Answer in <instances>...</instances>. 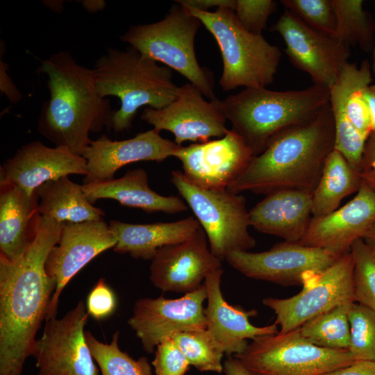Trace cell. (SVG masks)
Wrapping results in <instances>:
<instances>
[{
  "mask_svg": "<svg viewBox=\"0 0 375 375\" xmlns=\"http://www.w3.org/2000/svg\"><path fill=\"white\" fill-rule=\"evenodd\" d=\"M62 226L42 216L38 236L22 258L10 262L0 257V375H22L34 354L36 334L56 287L45 263Z\"/></svg>",
  "mask_w": 375,
  "mask_h": 375,
  "instance_id": "obj_1",
  "label": "cell"
},
{
  "mask_svg": "<svg viewBox=\"0 0 375 375\" xmlns=\"http://www.w3.org/2000/svg\"><path fill=\"white\" fill-rule=\"evenodd\" d=\"M334 149L335 125L328 103L312 118L277 134L227 190L266 195L283 189L313 193Z\"/></svg>",
  "mask_w": 375,
  "mask_h": 375,
  "instance_id": "obj_2",
  "label": "cell"
},
{
  "mask_svg": "<svg viewBox=\"0 0 375 375\" xmlns=\"http://www.w3.org/2000/svg\"><path fill=\"white\" fill-rule=\"evenodd\" d=\"M38 70L47 77L50 97L38 122L40 135L56 147L81 155L92 140L90 133L108 128L114 110L97 91L92 69L77 62L68 51L42 60Z\"/></svg>",
  "mask_w": 375,
  "mask_h": 375,
  "instance_id": "obj_3",
  "label": "cell"
},
{
  "mask_svg": "<svg viewBox=\"0 0 375 375\" xmlns=\"http://www.w3.org/2000/svg\"><path fill=\"white\" fill-rule=\"evenodd\" d=\"M92 70L99 94L120 100L107 128L115 133L130 129L140 108L161 109L174 101L179 90L171 69L131 47L126 50L108 47Z\"/></svg>",
  "mask_w": 375,
  "mask_h": 375,
  "instance_id": "obj_4",
  "label": "cell"
},
{
  "mask_svg": "<svg viewBox=\"0 0 375 375\" xmlns=\"http://www.w3.org/2000/svg\"><path fill=\"white\" fill-rule=\"evenodd\" d=\"M220 103L231 130L243 138L256 156L277 134L308 120L329 103V90L316 85L287 91L247 88Z\"/></svg>",
  "mask_w": 375,
  "mask_h": 375,
  "instance_id": "obj_5",
  "label": "cell"
},
{
  "mask_svg": "<svg viewBox=\"0 0 375 375\" xmlns=\"http://www.w3.org/2000/svg\"><path fill=\"white\" fill-rule=\"evenodd\" d=\"M185 8L201 21L218 44L223 60L219 83L224 91L241 86L266 88L273 82L281 57L277 46L262 35L247 31L231 8L222 6L214 12H203Z\"/></svg>",
  "mask_w": 375,
  "mask_h": 375,
  "instance_id": "obj_6",
  "label": "cell"
},
{
  "mask_svg": "<svg viewBox=\"0 0 375 375\" xmlns=\"http://www.w3.org/2000/svg\"><path fill=\"white\" fill-rule=\"evenodd\" d=\"M161 20L131 25L119 38L140 53L185 77L210 100L216 99L212 73L201 67L194 51L195 35L202 23L178 3Z\"/></svg>",
  "mask_w": 375,
  "mask_h": 375,
  "instance_id": "obj_7",
  "label": "cell"
},
{
  "mask_svg": "<svg viewBox=\"0 0 375 375\" xmlns=\"http://www.w3.org/2000/svg\"><path fill=\"white\" fill-rule=\"evenodd\" d=\"M171 181L194 212L217 258L222 261L231 252L249 251L256 245L249 232V210L243 196L199 187L179 170L172 171Z\"/></svg>",
  "mask_w": 375,
  "mask_h": 375,
  "instance_id": "obj_8",
  "label": "cell"
},
{
  "mask_svg": "<svg viewBox=\"0 0 375 375\" xmlns=\"http://www.w3.org/2000/svg\"><path fill=\"white\" fill-rule=\"evenodd\" d=\"M234 357L254 375H319L356 361L348 349H325L310 343L299 328L258 336Z\"/></svg>",
  "mask_w": 375,
  "mask_h": 375,
  "instance_id": "obj_9",
  "label": "cell"
},
{
  "mask_svg": "<svg viewBox=\"0 0 375 375\" xmlns=\"http://www.w3.org/2000/svg\"><path fill=\"white\" fill-rule=\"evenodd\" d=\"M353 266L350 250L308 279L297 294L285 299H263L262 304L276 315L279 333L299 328L309 319L337 306L356 302Z\"/></svg>",
  "mask_w": 375,
  "mask_h": 375,
  "instance_id": "obj_10",
  "label": "cell"
},
{
  "mask_svg": "<svg viewBox=\"0 0 375 375\" xmlns=\"http://www.w3.org/2000/svg\"><path fill=\"white\" fill-rule=\"evenodd\" d=\"M344 253L284 241L262 252L233 251L225 260L247 278L293 286L303 285Z\"/></svg>",
  "mask_w": 375,
  "mask_h": 375,
  "instance_id": "obj_11",
  "label": "cell"
},
{
  "mask_svg": "<svg viewBox=\"0 0 375 375\" xmlns=\"http://www.w3.org/2000/svg\"><path fill=\"white\" fill-rule=\"evenodd\" d=\"M88 317L81 300L62 317L45 320L33 356L37 375H99L85 339Z\"/></svg>",
  "mask_w": 375,
  "mask_h": 375,
  "instance_id": "obj_12",
  "label": "cell"
},
{
  "mask_svg": "<svg viewBox=\"0 0 375 375\" xmlns=\"http://www.w3.org/2000/svg\"><path fill=\"white\" fill-rule=\"evenodd\" d=\"M206 298L204 283L176 299L163 296L141 298L135 302L128 324L143 349L151 353L160 343L176 333L206 329L203 306Z\"/></svg>",
  "mask_w": 375,
  "mask_h": 375,
  "instance_id": "obj_13",
  "label": "cell"
},
{
  "mask_svg": "<svg viewBox=\"0 0 375 375\" xmlns=\"http://www.w3.org/2000/svg\"><path fill=\"white\" fill-rule=\"evenodd\" d=\"M271 30L280 34L290 62L307 73L314 85L329 88L350 56V47L306 26L288 10Z\"/></svg>",
  "mask_w": 375,
  "mask_h": 375,
  "instance_id": "obj_14",
  "label": "cell"
},
{
  "mask_svg": "<svg viewBox=\"0 0 375 375\" xmlns=\"http://www.w3.org/2000/svg\"><path fill=\"white\" fill-rule=\"evenodd\" d=\"M193 84L179 87L176 98L161 109L145 107L141 119L160 132L168 131L174 135V142H205L212 138L224 137L228 129L226 118L217 98L208 101Z\"/></svg>",
  "mask_w": 375,
  "mask_h": 375,
  "instance_id": "obj_15",
  "label": "cell"
},
{
  "mask_svg": "<svg viewBox=\"0 0 375 375\" xmlns=\"http://www.w3.org/2000/svg\"><path fill=\"white\" fill-rule=\"evenodd\" d=\"M185 176L207 190H227L243 173L253 153L243 138L233 130L222 138L181 146L174 153Z\"/></svg>",
  "mask_w": 375,
  "mask_h": 375,
  "instance_id": "obj_16",
  "label": "cell"
},
{
  "mask_svg": "<svg viewBox=\"0 0 375 375\" xmlns=\"http://www.w3.org/2000/svg\"><path fill=\"white\" fill-rule=\"evenodd\" d=\"M116 243L115 236L103 219L63 223L58 243L45 263L47 274L56 283L45 320L56 317L61 292L69 281L96 256L113 249Z\"/></svg>",
  "mask_w": 375,
  "mask_h": 375,
  "instance_id": "obj_17",
  "label": "cell"
},
{
  "mask_svg": "<svg viewBox=\"0 0 375 375\" xmlns=\"http://www.w3.org/2000/svg\"><path fill=\"white\" fill-rule=\"evenodd\" d=\"M151 261L150 280L156 288L184 294L197 290L210 274L222 268L202 228L185 242L159 249Z\"/></svg>",
  "mask_w": 375,
  "mask_h": 375,
  "instance_id": "obj_18",
  "label": "cell"
},
{
  "mask_svg": "<svg viewBox=\"0 0 375 375\" xmlns=\"http://www.w3.org/2000/svg\"><path fill=\"white\" fill-rule=\"evenodd\" d=\"M181 145L163 138L153 128L124 140H112L101 135L83 151L88 174L83 184L110 181L121 167L138 161L161 162L174 153Z\"/></svg>",
  "mask_w": 375,
  "mask_h": 375,
  "instance_id": "obj_19",
  "label": "cell"
},
{
  "mask_svg": "<svg viewBox=\"0 0 375 375\" xmlns=\"http://www.w3.org/2000/svg\"><path fill=\"white\" fill-rule=\"evenodd\" d=\"M0 178L28 194L44 183L70 174H88L86 160L64 147H49L39 140L19 147L1 165Z\"/></svg>",
  "mask_w": 375,
  "mask_h": 375,
  "instance_id": "obj_20",
  "label": "cell"
},
{
  "mask_svg": "<svg viewBox=\"0 0 375 375\" xmlns=\"http://www.w3.org/2000/svg\"><path fill=\"white\" fill-rule=\"evenodd\" d=\"M375 224V190L362 181L356 195L342 208L312 217L299 243L346 253Z\"/></svg>",
  "mask_w": 375,
  "mask_h": 375,
  "instance_id": "obj_21",
  "label": "cell"
},
{
  "mask_svg": "<svg viewBox=\"0 0 375 375\" xmlns=\"http://www.w3.org/2000/svg\"><path fill=\"white\" fill-rule=\"evenodd\" d=\"M223 273L222 268L218 269L210 274L204 281L207 291V304L204 309L206 330L224 354L234 356L245 350L247 339L276 334L279 331L275 322L265 326L253 325L249 319L258 315L256 310H246L224 299L221 290Z\"/></svg>",
  "mask_w": 375,
  "mask_h": 375,
  "instance_id": "obj_22",
  "label": "cell"
},
{
  "mask_svg": "<svg viewBox=\"0 0 375 375\" xmlns=\"http://www.w3.org/2000/svg\"><path fill=\"white\" fill-rule=\"evenodd\" d=\"M41 218L37 189L30 195L0 179V257L10 262L22 258L38 236Z\"/></svg>",
  "mask_w": 375,
  "mask_h": 375,
  "instance_id": "obj_23",
  "label": "cell"
},
{
  "mask_svg": "<svg viewBox=\"0 0 375 375\" xmlns=\"http://www.w3.org/2000/svg\"><path fill=\"white\" fill-rule=\"evenodd\" d=\"M312 192L300 189L273 192L249 210L250 226L290 242H299L312 218Z\"/></svg>",
  "mask_w": 375,
  "mask_h": 375,
  "instance_id": "obj_24",
  "label": "cell"
},
{
  "mask_svg": "<svg viewBox=\"0 0 375 375\" xmlns=\"http://www.w3.org/2000/svg\"><path fill=\"white\" fill-rule=\"evenodd\" d=\"M108 226L117 239L115 252L144 260H151L163 247L190 239L201 228L192 216L172 222L142 224L111 220Z\"/></svg>",
  "mask_w": 375,
  "mask_h": 375,
  "instance_id": "obj_25",
  "label": "cell"
},
{
  "mask_svg": "<svg viewBox=\"0 0 375 375\" xmlns=\"http://www.w3.org/2000/svg\"><path fill=\"white\" fill-rule=\"evenodd\" d=\"M83 192L94 204L101 199L117 201L122 206L147 212H162L173 215L188 210L185 201L178 196H162L151 189L148 174L141 168L128 170L119 178L83 184Z\"/></svg>",
  "mask_w": 375,
  "mask_h": 375,
  "instance_id": "obj_26",
  "label": "cell"
},
{
  "mask_svg": "<svg viewBox=\"0 0 375 375\" xmlns=\"http://www.w3.org/2000/svg\"><path fill=\"white\" fill-rule=\"evenodd\" d=\"M372 82L367 60H364L360 66L348 62L328 88L334 124L351 125L367 139L372 128L365 91Z\"/></svg>",
  "mask_w": 375,
  "mask_h": 375,
  "instance_id": "obj_27",
  "label": "cell"
},
{
  "mask_svg": "<svg viewBox=\"0 0 375 375\" xmlns=\"http://www.w3.org/2000/svg\"><path fill=\"white\" fill-rule=\"evenodd\" d=\"M42 216L65 223H81L103 219L104 211L87 199L82 185L69 176L49 181L37 189Z\"/></svg>",
  "mask_w": 375,
  "mask_h": 375,
  "instance_id": "obj_28",
  "label": "cell"
},
{
  "mask_svg": "<svg viewBox=\"0 0 375 375\" xmlns=\"http://www.w3.org/2000/svg\"><path fill=\"white\" fill-rule=\"evenodd\" d=\"M361 183L360 172L334 149L326 160L312 193V217H323L336 210L344 197L358 191Z\"/></svg>",
  "mask_w": 375,
  "mask_h": 375,
  "instance_id": "obj_29",
  "label": "cell"
},
{
  "mask_svg": "<svg viewBox=\"0 0 375 375\" xmlns=\"http://www.w3.org/2000/svg\"><path fill=\"white\" fill-rule=\"evenodd\" d=\"M335 17V38L348 47L369 52L374 47L375 24L362 0H332Z\"/></svg>",
  "mask_w": 375,
  "mask_h": 375,
  "instance_id": "obj_30",
  "label": "cell"
},
{
  "mask_svg": "<svg viewBox=\"0 0 375 375\" xmlns=\"http://www.w3.org/2000/svg\"><path fill=\"white\" fill-rule=\"evenodd\" d=\"M352 303L337 306L305 322L299 328L310 343L330 349H348L350 325L348 312Z\"/></svg>",
  "mask_w": 375,
  "mask_h": 375,
  "instance_id": "obj_31",
  "label": "cell"
},
{
  "mask_svg": "<svg viewBox=\"0 0 375 375\" xmlns=\"http://www.w3.org/2000/svg\"><path fill=\"white\" fill-rule=\"evenodd\" d=\"M119 331L113 333L110 343L98 340L90 331H85V339L101 375H152L148 359L142 356L133 359L121 350L118 344Z\"/></svg>",
  "mask_w": 375,
  "mask_h": 375,
  "instance_id": "obj_32",
  "label": "cell"
},
{
  "mask_svg": "<svg viewBox=\"0 0 375 375\" xmlns=\"http://www.w3.org/2000/svg\"><path fill=\"white\" fill-rule=\"evenodd\" d=\"M171 338L190 365L199 372L218 374L223 372L224 353L206 329L178 332Z\"/></svg>",
  "mask_w": 375,
  "mask_h": 375,
  "instance_id": "obj_33",
  "label": "cell"
},
{
  "mask_svg": "<svg viewBox=\"0 0 375 375\" xmlns=\"http://www.w3.org/2000/svg\"><path fill=\"white\" fill-rule=\"evenodd\" d=\"M350 342L348 350L355 360L375 362V311L356 302L348 312Z\"/></svg>",
  "mask_w": 375,
  "mask_h": 375,
  "instance_id": "obj_34",
  "label": "cell"
},
{
  "mask_svg": "<svg viewBox=\"0 0 375 375\" xmlns=\"http://www.w3.org/2000/svg\"><path fill=\"white\" fill-rule=\"evenodd\" d=\"M356 302L375 311V253L362 238L351 247Z\"/></svg>",
  "mask_w": 375,
  "mask_h": 375,
  "instance_id": "obj_35",
  "label": "cell"
},
{
  "mask_svg": "<svg viewBox=\"0 0 375 375\" xmlns=\"http://www.w3.org/2000/svg\"><path fill=\"white\" fill-rule=\"evenodd\" d=\"M285 10L308 27L335 38L336 17L332 0H281Z\"/></svg>",
  "mask_w": 375,
  "mask_h": 375,
  "instance_id": "obj_36",
  "label": "cell"
},
{
  "mask_svg": "<svg viewBox=\"0 0 375 375\" xmlns=\"http://www.w3.org/2000/svg\"><path fill=\"white\" fill-rule=\"evenodd\" d=\"M276 5L273 0H236L234 11L239 23L247 31L262 35Z\"/></svg>",
  "mask_w": 375,
  "mask_h": 375,
  "instance_id": "obj_37",
  "label": "cell"
},
{
  "mask_svg": "<svg viewBox=\"0 0 375 375\" xmlns=\"http://www.w3.org/2000/svg\"><path fill=\"white\" fill-rule=\"evenodd\" d=\"M151 364L156 375H185L190 366L171 338L157 346Z\"/></svg>",
  "mask_w": 375,
  "mask_h": 375,
  "instance_id": "obj_38",
  "label": "cell"
},
{
  "mask_svg": "<svg viewBox=\"0 0 375 375\" xmlns=\"http://www.w3.org/2000/svg\"><path fill=\"white\" fill-rule=\"evenodd\" d=\"M85 306L89 315L97 320L103 319L114 312L117 306L116 297L104 278H100L92 288Z\"/></svg>",
  "mask_w": 375,
  "mask_h": 375,
  "instance_id": "obj_39",
  "label": "cell"
},
{
  "mask_svg": "<svg viewBox=\"0 0 375 375\" xmlns=\"http://www.w3.org/2000/svg\"><path fill=\"white\" fill-rule=\"evenodd\" d=\"M360 174L362 181L375 190V133L372 132L366 141Z\"/></svg>",
  "mask_w": 375,
  "mask_h": 375,
  "instance_id": "obj_40",
  "label": "cell"
},
{
  "mask_svg": "<svg viewBox=\"0 0 375 375\" xmlns=\"http://www.w3.org/2000/svg\"><path fill=\"white\" fill-rule=\"evenodd\" d=\"M8 65L0 59V90L6 96L10 103L16 104L22 98V94L16 87L8 73Z\"/></svg>",
  "mask_w": 375,
  "mask_h": 375,
  "instance_id": "obj_41",
  "label": "cell"
},
{
  "mask_svg": "<svg viewBox=\"0 0 375 375\" xmlns=\"http://www.w3.org/2000/svg\"><path fill=\"white\" fill-rule=\"evenodd\" d=\"M319 375H375V362L356 360L349 365Z\"/></svg>",
  "mask_w": 375,
  "mask_h": 375,
  "instance_id": "obj_42",
  "label": "cell"
},
{
  "mask_svg": "<svg viewBox=\"0 0 375 375\" xmlns=\"http://www.w3.org/2000/svg\"><path fill=\"white\" fill-rule=\"evenodd\" d=\"M176 3L190 8L208 12L212 8L227 7L235 10L236 0H176Z\"/></svg>",
  "mask_w": 375,
  "mask_h": 375,
  "instance_id": "obj_43",
  "label": "cell"
},
{
  "mask_svg": "<svg viewBox=\"0 0 375 375\" xmlns=\"http://www.w3.org/2000/svg\"><path fill=\"white\" fill-rule=\"evenodd\" d=\"M225 375H254L235 357H228L223 362Z\"/></svg>",
  "mask_w": 375,
  "mask_h": 375,
  "instance_id": "obj_44",
  "label": "cell"
},
{
  "mask_svg": "<svg viewBox=\"0 0 375 375\" xmlns=\"http://www.w3.org/2000/svg\"><path fill=\"white\" fill-rule=\"evenodd\" d=\"M365 96L370 113L372 133H375V84L367 86L365 91Z\"/></svg>",
  "mask_w": 375,
  "mask_h": 375,
  "instance_id": "obj_45",
  "label": "cell"
},
{
  "mask_svg": "<svg viewBox=\"0 0 375 375\" xmlns=\"http://www.w3.org/2000/svg\"><path fill=\"white\" fill-rule=\"evenodd\" d=\"M79 2L90 13L103 10L106 6V1L102 0H83Z\"/></svg>",
  "mask_w": 375,
  "mask_h": 375,
  "instance_id": "obj_46",
  "label": "cell"
},
{
  "mask_svg": "<svg viewBox=\"0 0 375 375\" xmlns=\"http://www.w3.org/2000/svg\"><path fill=\"white\" fill-rule=\"evenodd\" d=\"M362 240L369 247L375 250V224L365 235Z\"/></svg>",
  "mask_w": 375,
  "mask_h": 375,
  "instance_id": "obj_47",
  "label": "cell"
},
{
  "mask_svg": "<svg viewBox=\"0 0 375 375\" xmlns=\"http://www.w3.org/2000/svg\"><path fill=\"white\" fill-rule=\"evenodd\" d=\"M42 2H44L43 3L47 6L57 12H60L64 8L62 1H43Z\"/></svg>",
  "mask_w": 375,
  "mask_h": 375,
  "instance_id": "obj_48",
  "label": "cell"
},
{
  "mask_svg": "<svg viewBox=\"0 0 375 375\" xmlns=\"http://www.w3.org/2000/svg\"><path fill=\"white\" fill-rule=\"evenodd\" d=\"M373 251H374V253H375V250H374V249H373Z\"/></svg>",
  "mask_w": 375,
  "mask_h": 375,
  "instance_id": "obj_49",
  "label": "cell"
},
{
  "mask_svg": "<svg viewBox=\"0 0 375 375\" xmlns=\"http://www.w3.org/2000/svg\"><path fill=\"white\" fill-rule=\"evenodd\" d=\"M374 55H375V49H374Z\"/></svg>",
  "mask_w": 375,
  "mask_h": 375,
  "instance_id": "obj_50",
  "label": "cell"
}]
</instances>
